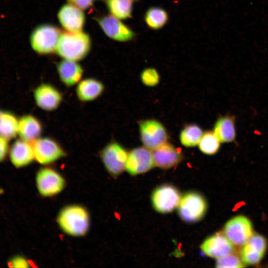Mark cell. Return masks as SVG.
<instances>
[{"label": "cell", "instance_id": "6da1fadb", "mask_svg": "<svg viewBox=\"0 0 268 268\" xmlns=\"http://www.w3.org/2000/svg\"><path fill=\"white\" fill-rule=\"evenodd\" d=\"M91 47L88 34L82 31L61 33L56 48L58 54L65 60L78 61L84 58Z\"/></svg>", "mask_w": 268, "mask_h": 268}, {"label": "cell", "instance_id": "7a4b0ae2", "mask_svg": "<svg viewBox=\"0 0 268 268\" xmlns=\"http://www.w3.org/2000/svg\"><path fill=\"white\" fill-rule=\"evenodd\" d=\"M58 223L66 234L75 237L85 235L89 229V215L82 206L72 204L65 206L60 211Z\"/></svg>", "mask_w": 268, "mask_h": 268}, {"label": "cell", "instance_id": "3957f363", "mask_svg": "<svg viewBox=\"0 0 268 268\" xmlns=\"http://www.w3.org/2000/svg\"><path fill=\"white\" fill-rule=\"evenodd\" d=\"M61 34L58 28L54 25L48 24L39 25L31 33V46L39 54L52 53L56 50Z\"/></svg>", "mask_w": 268, "mask_h": 268}, {"label": "cell", "instance_id": "277c9868", "mask_svg": "<svg viewBox=\"0 0 268 268\" xmlns=\"http://www.w3.org/2000/svg\"><path fill=\"white\" fill-rule=\"evenodd\" d=\"M128 153L122 144L112 140L102 148L100 156L108 172L113 176H117L126 169Z\"/></svg>", "mask_w": 268, "mask_h": 268}, {"label": "cell", "instance_id": "5b68a950", "mask_svg": "<svg viewBox=\"0 0 268 268\" xmlns=\"http://www.w3.org/2000/svg\"><path fill=\"white\" fill-rule=\"evenodd\" d=\"M138 125L140 139L144 147L154 150L167 142V130L159 121L154 119L142 120Z\"/></svg>", "mask_w": 268, "mask_h": 268}, {"label": "cell", "instance_id": "8992f818", "mask_svg": "<svg viewBox=\"0 0 268 268\" xmlns=\"http://www.w3.org/2000/svg\"><path fill=\"white\" fill-rule=\"evenodd\" d=\"M32 145L35 160L42 165L53 163L67 155L61 144L50 137H39Z\"/></svg>", "mask_w": 268, "mask_h": 268}, {"label": "cell", "instance_id": "52a82bcc", "mask_svg": "<svg viewBox=\"0 0 268 268\" xmlns=\"http://www.w3.org/2000/svg\"><path fill=\"white\" fill-rule=\"evenodd\" d=\"M36 184L40 194L52 197L61 192L65 187V180L56 170L50 167L41 168L36 176Z\"/></svg>", "mask_w": 268, "mask_h": 268}, {"label": "cell", "instance_id": "ba28073f", "mask_svg": "<svg viewBox=\"0 0 268 268\" xmlns=\"http://www.w3.org/2000/svg\"><path fill=\"white\" fill-rule=\"evenodd\" d=\"M206 210L204 198L196 193H190L181 199L178 205L180 216L187 222H195L200 220Z\"/></svg>", "mask_w": 268, "mask_h": 268}, {"label": "cell", "instance_id": "9c48e42d", "mask_svg": "<svg viewBox=\"0 0 268 268\" xmlns=\"http://www.w3.org/2000/svg\"><path fill=\"white\" fill-rule=\"evenodd\" d=\"M251 221L243 215L235 216L229 220L224 227V234L236 246L243 245L253 234Z\"/></svg>", "mask_w": 268, "mask_h": 268}, {"label": "cell", "instance_id": "30bf717a", "mask_svg": "<svg viewBox=\"0 0 268 268\" xmlns=\"http://www.w3.org/2000/svg\"><path fill=\"white\" fill-rule=\"evenodd\" d=\"M33 94L37 106L48 112L57 109L63 100L61 91L48 83H42L37 86L34 90Z\"/></svg>", "mask_w": 268, "mask_h": 268}, {"label": "cell", "instance_id": "8fae6325", "mask_svg": "<svg viewBox=\"0 0 268 268\" xmlns=\"http://www.w3.org/2000/svg\"><path fill=\"white\" fill-rule=\"evenodd\" d=\"M181 199L180 193L175 188L170 185H163L153 192L152 202L156 211L168 213L178 206Z\"/></svg>", "mask_w": 268, "mask_h": 268}, {"label": "cell", "instance_id": "7c38bea8", "mask_svg": "<svg viewBox=\"0 0 268 268\" xmlns=\"http://www.w3.org/2000/svg\"><path fill=\"white\" fill-rule=\"evenodd\" d=\"M154 166L152 153L145 147L134 148L128 153L126 169L132 175L146 172Z\"/></svg>", "mask_w": 268, "mask_h": 268}, {"label": "cell", "instance_id": "4fadbf2b", "mask_svg": "<svg viewBox=\"0 0 268 268\" xmlns=\"http://www.w3.org/2000/svg\"><path fill=\"white\" fill-rule=\"evenodd\" d=\"M98 22L105 34L114 40L127 42L132 40L135 36L132 29L113 15L101 17Z\"/></svg>", "mask_w": 268, "mask_h": 268}, {"label": "cell", "instance_id": "5bb4252c", "mask_svg": "<svg viewBox=\"0 0 268 268\" xmlns=\"http://www.w3.org/2000/svg\"><path fill=\"white\" fill-rule=\"evenodd\" d=\"M267 248V242L263 236L253 234L243 245L241 259L246 265H255L263 259Z\"/></svg>", "mask_w": 268, "mask_h": 268}, {"label": "cell", "instance_id": "9a60e30c", "mask_svg": "<svg viewBox=\"0 0 268 268\" xmlns=\"http://www.w3.org/2000/svg\"><path fill=\"white\" fill-rule=\"evenodd\" d=\"M60 24L68 32L81 31L85 23V15L81 9L71 4L63 5L58 13Z\"/></svg>", "mask_w": 268, "mask_h": 268}, {"label": "cell", "instance_id": "2e32d148", "mask_svg": "<svg viewBox=\"0 0 268 268\" xmlns=\"http://www.w3.org/2000/svg\"><path fill=\"white\" fill-rule=\"evenodd\" d=\"M201 249L207 256L217 259L233 253L234 246L224 234L217 233L207 238Z\"/></svg>", "mask_w": 268, "mask_h": 268}, {"label": "cell", "instance_id": "e0dca14e", "mask_svg": "<svg viewBox=\"0 0 268 268\" xmlns=\"http://www.w3.org/2000/svg\"><path fill=\"white\" fill-rule=\"evenodd\" d=\"M152 153L155 165L164 169L175 166L183 158L181 150L168 142L153 150Z\"/></svg>", "mask_w": 268, "mask_h": 268}, {"label": "cell", "instance_id": "ac0fdd59", "mask_svg": "<svg viewBox=\"0 0 268 268\" xmlns=\"http://www.w3.org/2000/svg\"><path fill=\"white\" fill-rule=\"evenodd\" d=\"M9 158L16 168L29 165L35 160L33 145L21 139L16 140L10 148Z\"/></svg>", "mask_w": 268, "mask_h": 268}, {"label": "cell", "instance_id": "d6986e66", "mask_svg": "<svg viewBox=\"0 0 268 268\" xmlns=\"http://www.w3.org/2000/svg\"><path fill=\"white\" fill-rule=\"evenodd\" d=\"M57 71L61 82L67 87L77 84L83 74V69L78 63L65 59L58 63Z\"/></svg>", "mask_w": 268, "mask_h": 268}, {"label": "cell", "instance_id": "ffe728a7", "mask_svg": "<svg viewBox=\"0 0 268 268\" xmlns=\"http://www.w3.org/2000/svg\"><path fill=\"white\" fill-rule=\"evenodd\" d=\"M104 90L105 86L102 81L94 78H86L77 83L75 91L80 101L87 102L97 99Z\"/></svg>", "mask_w": 268, "mask_h": 268}, {"label": "cell", "instance_id": "44dd1931", "mask_svg": "<svg viewBox=\"0 0 268 268\" xmlns=\"http://www.w3.org/2000/svg\"><path fill=\"white\" fill-rule=\"evenodd\" d=\"M42 131L41 122L33 115H26L19 120L18 134L23 140L33 143L40 137Z\"/></svg>", "mask_w": 268, "mask_h": 268}, {"label": "cell", "instance_id": "7402d4cb", "mask_svg": "<svg viewBox=\"0 0 268 268\" xmlns=\"http://www.w3.org/2000/svg\"><path fill=\"white\" fill-rule=\"evenodd\" d=\"M213 132L221 142L230 143L235 141L236 136L235 117L228 115L219 117L214 124Z\"/></svg>", "mask_w": 268, "mask_h": 268}, {"label": "cell", "instance_id": "603a6c76", "mask_svg": "<svg viewBox=\"0 0 268 268\" xmlns=\"http://www.w3.org/2000/svg\"><path fill=\"white\" fill-rule=\"evenodd\" d=\"M167 12L158 6L149 7L144 14V21L150 29L158 30L164 26L168 21Z\"/></svg>", "mask_w": 268, "mask_h": 268}, {"label": "cell", "instance_id": "cb8c5ba5", "mask_svg": "<svg viewBox=\"0 0 268 268\" xmlns=\"http://www.w3.org/2000/svg\"><path fill=\"white\" fill-rule=\"evenodd\" d=\"M19 120L9 112H2L0 118V135L7 140L15 137L18 134Z\"/></svg>", "mask_w": 268, "mask_h": 268}, {"label": "cell", "instance_id": "d4e9b609", "mask_svg": "<svg viewBox=\"0 0 268 268\" xmlns=\"http://www.w3.org/2000/svg\"><path fill=\"white\" fill-rule=\"evenodd\" d=\"M106 4L110 13L119 19H126L132 16L131 0H107Z\"/></svg>", "mask_w": 268, "mask_h": 268}, {"label": "cell", "instance_id": "484cf974", "mask_svg": "<svg viewBox=\"0 0 268 268\" xmlns=\"http://www.w3.org/2000/svg\"><path fill=\"white\" fill-rule=\"evenodd\" d=\"M202 134V130L199 126L188 125L180 133V142L186 147H194L199 144Z\"/></svg>", "mask_w": 268, "mask_h": 268}, {"label": "cell", "instance_id": "4316f807", "mask_svg": "<svg viewBox=\"0 0 268 268\" xmlns=\"http://www.w3.org/2000/svg\"><path fill=\"white\" fill-rule=\"evenodd\" d=\"M220 141L213 132L203 134L198 144L200 150L207 155H213L219 150Z\"/></svg>", "mask_w": 268, "mask_h": 268}, {"label": "cell", "instance_id": "83f0119b", "mask_svg": "<svg viewBox=\"0 0 268 268\" xmlns=\"http://www.w3.org/2000/svg\"><path fill=\"white\" fill-rule=\"evenodd\" d=\"M241 259L232 253L217 259V268H243L245 266Z\"/></svg>", "mask_w": 268, "mask_h": 268}, {"label": "cell", "instance_id": "f1b7e54d", "mask_svg": "<svg viewBox=\"0 0 268 268\" xmlns=\"http://www.w3.org/2000/svg\"><path fill=\"white\" fill-rule=\"evenodd\" d=\"M140 78L144 85L152 87L156 85L159 82L160 75L155 68L147 67L141 72Z\"/></svg>", "mask_w": 268, "mask_h": 268}, {"label": "cell", "instance_id": "f546056e", "mask_svg": "<svg viewBox=\"0 0 268 268\" xmlns=\"http://www.w3.org/2000/svg\"><path fill=\"white\" fill-rule=\"evenodd\" d=\"M7 265L11 268H29V263L23 256H16L13 257L8 262Z\"/></svg>", "mask_w": 268, "mask_h": 268}, {"label": "cell", "instance_id": "4dcf8cb0", "mask_svg": "<svg viewBox=\"0 0 268 268\" xmlns=\"http://www.w3.org/2000/svg\"><path fill=\"white\" fill-rule=\"evenodd\" d=\"M7 139L0 135V162L5 158L8 151V143Z\"/></svg>", "mask_w": 268, "mask_h": 268}, {"label": "cell", "instance_id": "1f68e13d", "mask_svg": "<svg viewBox=\"0 0 268 268\" xmlns=\"http://www.w3.org/2000/svg\"><path fill=\"white\" fill-rule=\"evenodd\" d=\"M70 3L81 9H86L93 5V0H67Z\"/></svg>", "mask_w": 268, "mask_h": 268}, {"label": "cell", "instance_id": "d6a6232c", "mask_svg": "<svg viewBox=\"0 0 268 268\" xmlns=\"http://www.w3.org/2000/svg\"><path fill=\"white\" fill-rule=\"evenodd\" d=\"M1 112H0V116H1Z\"/></svg>", "mask_w": 268, "mask_h": 268}, {"label": "cell", "instance_id": "836d02e7", "mask_svg": "<svg viewBox=\"0 0 268 268\" xmlns=\"http://www.w3.org/2000/svg\"></svg>", "mask_w": 268, "mask_h": 268}]
</instances>
